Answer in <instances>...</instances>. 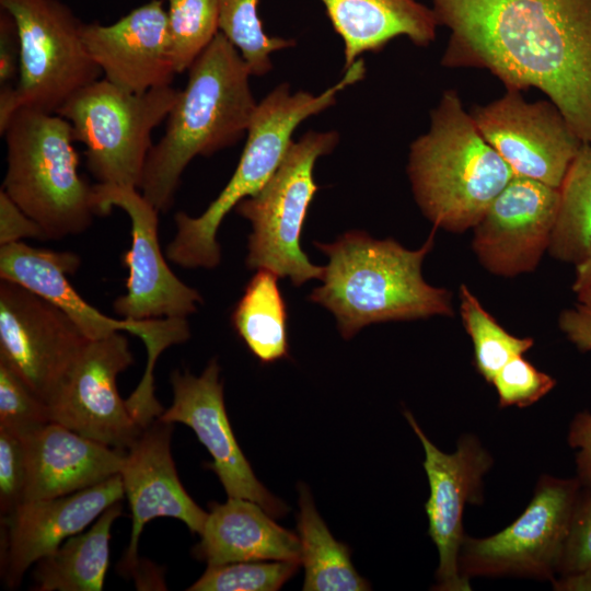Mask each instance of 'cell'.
<instances>
[{
  "instance_id": "6da1fadb",
  "label": "cell",
  "mask_w": 591,
  "mask_h": 591,
  "mask_svg": "<svg viewBox=\"0 0 591 591\" xmlns=\"http://www.w3.org/2000/svg\"><path fill=\"white\" fill-rule=\"evenodd\" d=\"M450 31L441 63L535 88L591 146V0H431Z\"/></svg>"
},
{
  "instance_id": "7a4b0ae2",
  "label": "cell",
  "mask_w": 591,
  "mask_h": 591,
  "mask_svg": "<svg viewBox=\"0 0 591 591\" xmlns=\"http://www.w3.org/2000/svg\"><path fill=\"white\" fill-rule=\"evenodd\" d=\"M251 76L237 48L221 32L190 66L165 134L148 155L139 188L159 212L172 207L182 174L194 158L211 155L246 136L257 106Z\"/></svg>"
},
{
  "instance_id": "3957f363",
  "label": "cell",
  "mask_w": 591,
  "mask_h": 591,
  "mask_svg": "<svg viewBox=\"0 0 591 591\" xmlns=\"http://www.w3.org/2000/svg\"><path fill=\"white\" fill-rule=\"evenodd\" d=\"M433 237L434 231L418 250L362 231L346 232L333 243L316 242L328 264L323 283L309 299L334 314L345 339L370 324L449 316L451 293L429 285L421 274Z\"/></svg>"
},
{
  "instance_id": "277c9868",
  "label": "cell",
  "mask_w": 591,
  "mask_h": 591,
  "mask_svg": "<svg viewBox=\"0 0 591 591\" xmlns=\"http://www.w3.org/2000/svg\"><path fill=\"white\" fill-rule=\"evenodd\" d=\"M407 174L422 213L450 232L474 228L513 177L455 90L442 93L429 129L412 142Z\"/></svg>"
},
{
  "instance_id": "5b68a950",
  "label": "cell",
  "mask_w": 591,
  "mask_h": 591,
  "mask_svg": "<svg viewBox=\"0 0 591 591\" xmlns=\"http://www.w3.org/2000/svg\"><path fill=\"white\" fill-rule=\"evenodd\" d=\"M364 74V61L359 58L345 69L338 82L320 94L292 93L288 83H281L257 103L244 149L228 184L200 216L175 215L176 233L165 248L169 260L185 268L218 266L221 251L217 233L227 215L268 183L286 157L298 126L334 105L337 94Z\"/></svg>"
},
{
  "instance_id": "8992f818",
  "label": "cell",
  "mask_w": 591,
  "mask_h": 591,
  "mask_svg": "<svg viewBox=\"0 0 591 591\" xmlns=\"http://www.w3.org/2000/svg\"><path fill=\"white\" fill-rule=\"evenodd\" d=\"M2 136L8 166L1 189L39 224L45 240L88 230L100 211L94 185L79 174L70 123L58 114L21 107Z\"/></svg>"
},
{
  "instance_id": "52a82bcc",
  "label": "cell",
  "mask_w": 591,
  "mask_h": 591,
  "mask_svg": "<svg viewBox=\"0 0 591 591\" xmlns=\"http://www.w3.org/2000/svg\"><path fill=\"white\" fill-rule=\"evenodd\" d=\"M14 19L19 81L0 91V134L21 107L57 114L78 91L102 73L90 57L83 23L60 0H0Z\"/></svg>"
},
{
  "instance_id": "ba28073f",
  "label": "cell",
  "mask_w": 591,
  "mask_h": 591,
  "mask_svg": "<svg viewBox=\"0 0 591 591\" xmlns=\"http://www.w3.org/2000/svg\"><path fill=\"white\" fill-rule=\"evenodd\" d=\"M179 91L170 86L131 93L106 79L78 91L58 111L99 184L140 188L152 131L167 118Z\"/></svg>"
},
{
  "instance_id": "9c48e42d",
  "label": "cell",
  "mask_w": 591,
  "mask_h": 591,
  "mask_svg": "<svg viewBox=\"0 0 591 591\" xmlns=\"http://www.w3.org/2000/svg\"><path fill=\"white\" fill-rule=\"evenodd\" d=\"M339 140L335 130H310L292 141L268 183L252 197L240 201L236 212L251 222L248 269H267L289 278L296 287L321 279L324 266L310 262L300 246L304 220L318 190L314 166L329 154Z\"/></svg>"
},
{
  "instance_id": "30bf717a",
  "label": "cell",
  "mask_w": 591,
  "mask_h": 591,
  "mask_svg": "<svg viewBox=\"0 0 591 591\" xmlns=\"http://www.w3.org/2000/svg\"><path fill=\"white\" fill-rule=\"evenodd\" d=\"M582 485L576 478L540 477L524 511L487 537L465 535L460 571L472 577H524L554 582Z\"/></svg>"
},
{
  "instance_id": "8fae6325",
  "label": "cell",
  "mask_w": 591,
  "mask_h": 591,
  "mask_svg": "<svg viewBox=\"0 0 591 591\" xmlns=\"http://www.w3.org/2000/svg\"><path fill=\"white\" fill-rule=\"evenodd\" d=\"M72 252H58L16 242L0 246V278L18 283L44 298L66 313L90 340L124 331L140 337L147 350L142 379L153 381L159 356L170 346L185 343L189 336L187 318L136 321L114 318L88 303L72 287L68 276L80 266Z\"/></svg>"
},
{
  "instance_id": "7c38bea8",
  "label": "cell",
  "mask_w": 591,
  "mask_h": 591,
  "mask_svg": "<svg viewBox=\"0 0 591 591\" xmlns=\"http://www.w3.org/2000/svg\"><path fill=\"white\" fill-rule=\"evenodd\" d=\"M90 339L60 309L8 281L0 282V359L47 404Z\"/></svg>"
},
{
  "instance_id": "4fadbf2b",
  "label": "cell",
  "mask_w": 591,
  "mask_h": 591,
  "mask_svg": "<svg viewBox=\"0 0 591 591\" xmlns=\"http://www.w3.org/2000/svg\"><path fill=\"white\" fill-rule=\"evenodd\" d=\"M134 362L119 332L89 340L47 403L49 420L111 448L127 451L142 432L117 390L116 379Z\"/></svg>"
},
{
  "instance_id": "5bb4252c",
  "label": "cell",
  "mask_w": 591,
  "mask_h": 591,
  "mask_svg": "<svg viewBox=\"0 0 591 591\" xmlns=\"http://www.w3.org/2000/svg\"><path fill=\"white\" fill-rule=\"evenodd\" d=\"M470 113L513 175L556 188L583 144L552 101L528 102L521 91L506 89L501 97Z\"/></svg>"
},
{
  "instance_id": "9a60e30c",
  "label": "cell",
  "mask_w": 591,
  "mask_h": 591,
  "mask_svg": "<svg viewBox=\"0 0 591 591\" xmlns=\"http://www.w3.org/2000/svg\"><path fill=\"white\" fill-rule=\"evenodd\" d=\"M100 215L124 210L131 222V245L123 262L128 268L126 292L113 303L123 318H187L201 302L199 292L169 267L158 237L159 211L135 187L95 184Z\"/></svg>"
},
{
  "instance_id": "2e32d148",
  "label": "cell",
  "mask_w": 591,
  "mask_h": 591,
  "mask_svg": "<svg viewBox=\"0 0 591 591\" xmlns=\"http://www.w3.org/2000/svg\"><path fill=\"white\" fill-rule=\"evenodd\" d=\"M404 416L425 451L422 465L429 483L425 511L428 534L439 554L433 589L470 591V580L462 576L459 565L466 535L463 513L466 505L483 502V478L493 466V457L472 434L459 439L455 452L444 453L429 440L410 412L405 410Z\"/></svg>"
},
{
  "instance_id": "e0dca14e",
  "label": "cell",
  "mask_w": 591,
  "mask_h": 591,
  "mask_svg": "<svg viewBox=\"0 0 591 591\" xmlns=\"http://www.w3.org/2000/svg\"><path fill=\"white\" fill-rule=\"evenodd\" d=\"M220 367L211 359L198 376L175 370L170 378L173 402L160 420L188 426L212 456L208 466L220 479L228 497L252 500L271 517L281 518L288 507L256 478L231 428L219 378Z\"/></svg>"
},
{
  "instance_id": "ac0fdd59",
  "label": "cell",
  "mask_w": 591,
  "mask_h": 591,
  "mask_svg": "<svg viewBox=\"0 0 591 591\" xmlns=\"http://www.w3.org/2000/svg\"><path fill=\"white\" fill-rule=\"evenodd\" d=\"M559 200V188L513 175L473 228L479 263L503 277L534 270L548 251Z\"/></svg>"
},
{
  "instance_id": "d6986e66",
  "label": "cell",
  "mask_w": 591,
  "mask_h": 591,
  "mask_svg": "<svg viewBox=\"0 0 591 591\" xmlns=\"http://www.w3.org/2000/svg\"><path fill=\"white\" fill-rule=\"evenodd\" d=\"M124 496L121 477L116 474L77 493L25 500L2 517L1 568L7 586L16 588L32 565L82 532Z\"/></svg>"
},
{
  "instance_id": "ffe728a7",
  "label": "cell",
  "mask_w": 591,
  "mask_h": 591,
  "mask_svg": "<svg viewBox=\"0 0 591 591\" xmlns=\"http://www.w3.org/2000/svg\"><path fill=\"white\" fill-rule=\"evenodd\" d=\"M82 38L104 79L124 91L170 86L177 74L161 0L143 3L111 25L83 23Z\"/></svg>"
},
{
  "instance_id": "44dd1931",
  "label": "cell",
  "mask_w": 591,
  "mask_h": 591,
  "mask_svg": "<svg viewBox=\"0 0 591 591\" xmlns=\"http://www.w3.org/2000/svg\"><path fill=\"white\" fill-rule=\"evenodd\" d=\"M173 425L153 420L126 451L119 472L131 510V535L123 559L124 570L138 566V542L144 525L155 518H174L201 534L208 512L183 487L172 457Z\"/></svg>"
},
{
  "instance_id": "7402d4cb",
  "label": "cell",
  "mask_w": 591,
  "mask_h": 591,
  "mask_svg": "<svg viewBox=\"0 0 591 591\" xmlns=\"http://www.w3.org/2000/svg\"><path fill=\"white\" fill-rule=\"evenodd\" d=\"M25 439V500L69 495L119 474L126 451L48 422Z\"/></svg>"
},
{
  "instance_id": "603a6c76",
  "label": "cell",
  "mask_w": 591,
  "mask_h": 591,
  "mask_svg": "<svg viewBox=\"0 0 591 591\" xmlns=\"http://www.w3.org/2000/svg\"><path fill=\"white\" fill-rule=\"evenodd\" d=\"M273 518L248 499L229 497L224 503H212L193 554L207 566L263 560L301 564L299 536Z\"/></svg>"
},
{
  "instance_id": "cb8c5ba5",
  "label": "cell",
  "mask_w": 591,
  "mask_h": 591,
  "mask_svg": "<svg viewBox=\"0 0 591 591\" xmlns=\"http://www.w3.org/2000/svg\"><path fill=\"white\" fill-rule=\"evenodd\" d=\"M344 44L345 69L364 53L383 49L396 37L426 47L436 38L431 7L418 0H320Z\"/></svg>"
},
{
  "instance_id": "d4e9b609",
  "label": "cell",
  "mask_w": 591,
  "mask_h": 591,
  "mask_svg": "<svg viewBox=\"0 0 591 591\" xmlns=\"http://www.w3.org/2000/svg\"><path fill=\"white\" fill-rule=\"evenodd\" d=\"M118 501L92 524L62 542L35 565L33 578L37 591H101L109 565L111 530L121 515Z\"/></svg>"
},
{
  "instance_id": "484cf974",
  "label": "cell",
  "mask_w": 591,
  "mask_h": 591,
  "mask_svg": "<svg viewBox=\"0 0 591 591\" xmlns=\"http://www.w3.org/2000/svg\"><path fill=\"white\" fill-rule=\"evenodd\" d=\"M298 536L304 591H366L370 583L355 569L349 547L334 538L320 517L309 487L300 483Z\"/></svg>"
},
{
  "instance_id": "4316f807",
  "label": "cell",
  "mask_w": 591,
  "mask_h": 591,
  "mask_svg": "<svg viewBox=\"0 0 591 591\" xmlns=\"http://www.w3.org/2000/svg\"><path fill=\"white\" fill-rule=\"evenodd\" d=\"M275 273L258 269L232 313V325L263 363L289 357L287 304Z\"/></svg>"
},
{
  "instance_id": "83f0119b",
  "label": "cell",
  "mask_w": 591,
  "mask_h": 591,
  "mask_svg": "<svg viewBox=\"0 0 591 591\" xmlns=\"http://www.w3.org/2000/svg\"><path fill=\"white\" fill-rule=\"evenodd\" d=\"M549 254L577 264L591 248V146L583 143L561 186Z\"/></svg>"
},
{
  "instance_id": "f1b7e54d",
  "label": "cell",
  "mask_w": 591,
  "mask_h": 591,
  "mask_svg": "<svg viewBox=\"0 0 591 591\" xmlns=\"http://www.w3.org/2000/svg\"><path fill=\"white\" fill-rule=\"evenodd\" d=\"M460 314L473 341L475 368L488 383L507 362L534 345L533 338L506 331L465 285L460 287Z\"/></svg>"
},
{
  "instance_id": "f546056e",
  "label": "cell",
  "mask_w": 591,
  "mask_h": 591,
  "mask_svg": "<svg viewBox=\"0 0 591 591\" xmlns=\"http://www.w3.org/2000/svg\"><path fill=\"white\" fill-rule=\"evenodd\" d=\"M259 0H218L220 32L237 48L252 76L273 68V53L296 45L292 38L269 36L258 14Z\"/></svg>"
},
{
  "instance_id": "4dcf8cb0",
  "label": "cell",
  "mask_w": 591,
  "mask_h": 591,
  "mask_svg": "<svg viewBox=\"0 0 591 591\" xmlns=\"http://www.w3.org/2000/svg\"><path fill=\"white\" fill-rule=\"evenodd\" d=\"M167 22L177 73L190 68L219 27L218 0H167Z\"/></svg>"
},
{
  "instance_id": "1f68e13d",
  "label": "cell",
  "mask_w": 591,
  "mask_h": 591,
  "mask_svg": "<svg viewBox=\"0 0 591 591\" xmlns=\"http://www.w3.org/2000/svg\"><path fill=\"white\" fill-rule=\"evenodd\" d=\"M300 563L274 560L237 561L207 566L204 575L188 591H277L294 573Z\"/></svg>"
},
{
  "instance_id": "d6a6232c",
  "label": "cell",
  "mask_w": 591,
  "mask_h": 591,
  "mask_svg": "<svg viewBox=\"0 0 591 591\" xmlns=\"http://www.w3.org/2000/svg\"><path fill=\"white\" fill-rule=\"evenodd\" d=\"M48 422L47 404L0 359V427L25 438Z\"/></svg>"
},
{
  "instance_id": "836d02e7",
  "label": "cell",
  "mask_w": 591,
  "mask_h": 591,
  "mask_svg": "<svg viewBox=\"0 0 591 591\" xmlns=\"http://www.w3.org/2000/svg\"><path fill=\"white\" fill-rule=\"evenodd\" d=\"M497 392L500 407H526L548 394L556 381L536 369L523 356L507 362L494 376L491 383Z\"/></svg>"
},
{
  "instance_id": "e575fe53",
  "label": "cell",
  "mask_w": 591,
  "mask_h": 591,
  "mask_svg": "<svg viewBox=\"0 0 591 591\" xmlns=\"http://www.w3.org/2000/svg\"><path fill=\"white\" fill-rule=\"evenodd\" d=\"M27 459L25 439L0 427V511L12 513L25 499Z\"/></svg>"
},
{
  "instance_id": "d590c367",
  "label": "cell",
  "mask_w": 591,
  "mask_h": 591,
  "mask_svg": "<svg viewBox=\"0 0 591 591\" xmlns=\"http://www.w3.org/2000/svg\"><path fill=\"white\" fill-rule=\"evenodd\" d=\"M578 573H591V488L589 487H582L578 498L556 579Z\"/></svg>"
},
{
  "instance_id": "8d00e7d4",
  "label": "cell",
  "mask_w": 591,
  "mask_h": 591,
  "mask_svg": "<svg viewBox=\"0 0 591 591\" xmlns=\"http://www.w3.org/2000/svg\"><path fill=\"white\" fill-rule=\"evenodd\" d=\"M23 239L45 240V235L39 224L1 189L0 246L22 242Z\"/></svg>"
},
{
  "instance_id": "74e56055",
  "label": "cell",
  "mask_w": 591,
  "mask_h": 591,
  "mask_svg": "<svg viewBox=\"0 0 591 591\" xmlns=\"http://www.w3.org/2000/svg\"><path fill=\"white\" fill-rule=\"evenodd\" d=\"M573 308L559 315L558 325L567 339L580 351L591 350V289L577 293Z\"/></svg>"
},
{
  "instance_id": "f35d334b",
  "label": "cell",
  "mask_w": 591,
  "mask_h": 591,
  "mask_svg": "<svg viewBox=\"0 0 591 591\" xmlns=\"http://www.w3.org/2000/svg\"><path fill=\"white\" fill-rule=\"evenodd\" d=\"M568 443L578 449L577 478L583 487L591 488V414L580 412L573 417L568 432Z\"/></svg>"
},
{
  "instance_id": "ab89813d",
  "label": "cell",
  "mask_w": 591,
  "mask_h": 591,
  "mask_svg": "<svg viewBox=\"0 0 591 591\" xmlns=\"http://www.w3.org/2000/svg\"><path fill=\"white\" fill-rule=\"evenodd\" d=\"M20 60V40L13 16L7 11H0V83L8 85L18 73Z\"/></svg>"
},
{
  "instance_id": "60d3db41",
  "label": "cell",
  "mask_w": 591,
  "mask_h": 591,
  "mask_svg": "<svg viewBox=\"0 0 591 591\" xmlns=\"http://www.w3.org/2000/svg\"><path fill=\"white\" fill-rule=\"evenodd\" d=\"M572 290L578 293L591 289V248L576 265Z\"/></svg>"
}]
</instances>
